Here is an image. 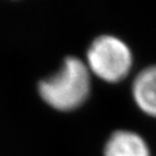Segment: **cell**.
Returning a JSON list of instances; mask_svg holds the SVG:
<instances>
[{
    "label": "cell",
    "instance_id": "cell-1",
    "mask_svg": "<svg viewBox=\"0 0 156 156\" xmlns=\"http://www.w3.org/2000/svg\"><path fill=\"white\" fill-rule=\"evenodd\" d=\"M92 78L85 60L67 55L55 73L39 81L37 92L52 110L71 113L80 108L89 100Z\"/></svg>",
    "mask_w": 156,
    "mask_h": 156
},
{
    "label": "cell",
    "instance_id": "cell-2",
    "mask_svg": "<svg viewBox=\"0 0 156 156\" xmlns=\"http://www.w3.org/2000/svg\"><path fill=\"white\" fill-rule=\"evenodd\" d=\"M85 62L93 77L114 85L128 78L134 58L129 44L120 37L102 34L90 42Z\"/></svg>",
    "mask_w": 156,
    "mask_h": 156
},
{
    "label": "cell",
    "instance_id": "cell-3",
    "mask_svg": "<svg viewBox=\"0 0 156 156\" xmlns=\"http://www.w3.org/2000/svg\"><path fill=\"white\" fill-rule=\"evenodd\" d=\"M103 156H152V152L147 141L139 132L117 129L105 141Z\"/></svg>",
    "mask_w": 156,
    "mask_h": 156
},
{
    "label": "cell",
    "instance_id": "cell-4",
    "mask_svg": "<svg viewBox=\"0 0 156 156\" xmlns=\"http://www.w3.org/2000/svg\"><path fill=\"white\" fill-rule=\"evenodd\" d=\"M131 97L143 114L156 118V64L145 66L134 76Z\"/></svg>",
    "mask_w": 156,
    "mask_h": 156
}]
</instances>
